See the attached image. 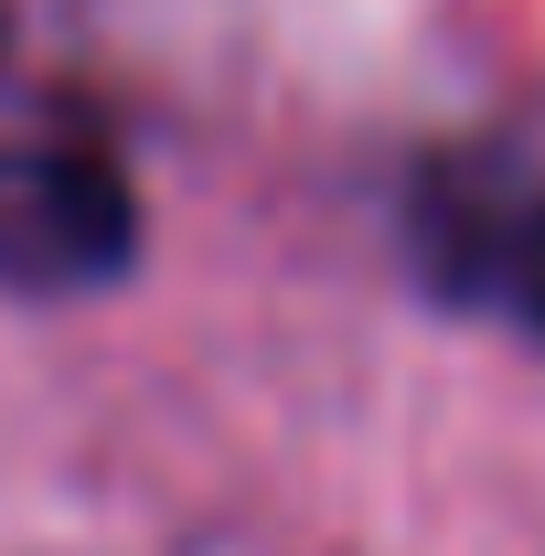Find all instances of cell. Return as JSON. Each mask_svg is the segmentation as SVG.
<instances>
[{
  "label": "cell",
  "instance_id": "6da1fadb",
  "mask_svg": "<svg viewBox=\"0 0 545 556\" xmlns=\"http://www.w3.org/2000/svg\"><path fill=\"white\" fill-rule=\"evenodd\" d=\"M407 257L449 311L545 343V108L460 129L417 161Z\"/></svg>",
  "mask_w": 545,
  "mask_h": 556
},
{
  "label": "cell",
  "instance_id": "7a4b0ae2",
  "mask_svg": "<svg viewBox=\"0 0 545 556\" xmlns=\"http://www.w3.org/2000/svg\"><path fill=\"white\" fill-rule=\"evenodd\" d=\"M139 247L129 172L86 139H0V289L75 300L107 289Z\"/></svg>",
  "mask_w": 545,
  "mask_h": 556
}]
</instances>
